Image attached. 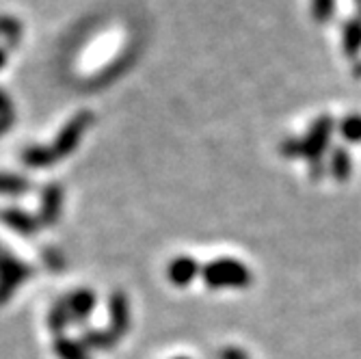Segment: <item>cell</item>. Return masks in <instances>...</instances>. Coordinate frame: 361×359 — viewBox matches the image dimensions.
Listing matches in <instances>:
<instances>
[{
	"label": "cell",
	"instance_id": "5",
	"mask_svg": "<svg viewBox=\"0 0 361 359\" xmlns=\"http://www.w3.org/2000/svg\"><path fill=\"white\" fill-rule=\"evenodd\" d=\"M340 133L348 143H361V115H348L340 123Z\"/></svg>",
	"mask_w": 361,
	"mask_h": 359
},
{
	"label": "cell",
	"instance_id": "1",
	"mask_svg": "<svg viewBox=\"0 0 361 359\" xmlns=\"http://www.w3.org/2000/svg\"><path fill=\"white\" fill-rule=\"evenodd\" d=\"M331 135H334V119H331L329 115L318 117V119L310 126V133L301 139L303 158H307V162L322 160L324 150L329 147Z\"/></svg>",
	"mask_w": 361,
	"mask_h": 359
},
{
	"label": "cell",
	"instance_id": "3",
	"mask_svg": "<svg viewBox=\"0 0 361 359\" xmlns=\"http://www.w3.org/2000/svg\"><path fill=\"white\" fill-rule=\"evenodd\" d=\"M329 171L338 182H346L353 174V160L348 150L344 147H336L331 152V160H329Z\"/></svg>",
	"mask_w": 361,
	"mask_h": 359
},
{
	"label": "cell",
	"instance_id": "10",
	"mask_svg": "<svg viewBox=\"0 0 361 359\" xmlns=\"http://www.w3.org/2000/svg\"><path fill=\"white\" fill-rule=\"evenodd\" d=\"M357 9H359V18H361V3L357 5Z\"/></svg>",
	"mask_w": 361,
	"mask_h": 359
},
{
	"label": "cell",
	"instance_id": "4",
	"mask_svg": "<svg viewBox=\"0 0 361 359\" xmlns=\"http://www.w3.org/2000/svg\"><path fill=\"white\" fill-rule=\"evenodd\" d=\"M344 52L348 56H357L359 50H361V18H350L346 24H344Z\"/></svg>",
	"mask_w": 361,
	"mask_h": 359
},
{
	"label": "cell",
	"instance_id": "6",
	"mask_svg": "<svg viewBox=\"0 0 361 359\" xmlns=\"http://www.w3.org/2000/svg\"><path fill=\"white\" fill-rule=\"evenodd\" d=\"M336 0H314V18L318 22H326L334 16Z\"/></svg>",
	"mask_w": 361,
	"mask_h": 359
},
{
	"label": "cell",
	"instance_id": "8",
	"mask_svg": "<svg viewBox=\"0 0 361 359\" xmlns=\"http://www.w3.org/2000/svg\"><path fill=\"white\" fill-rule=\"evenodd\" d=\"M281 154L286 158H299L303 156V150H301V139H286L281 143Z\"/></svg>",
	"mask_w": 361,
	"mask_h": 359
},
{
	"label": "cell",
	"instance_id": "2",
	"mask_svg": "<svg viewBox=\"0 0 361 359\" xmlns=\"http://www.w3.org/2000/svg\"><path fill=\"white\" fill-rule=\"evenodd\" d=\"M210 286H216V288H243V286H249V271L245 264L236 262V260H221V262H214L208 273H206Z\"/></svg>",
	"mask_w": 361,
	"mask_h": 359
},
{
	"label": "cell",
	"instance_id": "9",
	"mask_svg": "<svg viewBox=\"0 0 361 359\" xmlns=\"http://www.w3.org/2000/svg\"><path fill=\"white\" fill-rule=\"evenodd\" d=\"M3 63H5V52L0 50V65H3Z\"/></svg>",
	"mask_w": 361,
	"mask_h": 359
},
{
	"label": "cell",
	"instance_id": "11",
	"mask_svg": "<svg viewBox=\"0 0 361 359\" xmlns=\"http://www.w3.org/2000/svg\"><path fill=\"white\" fill-rule=\"evenodd\" d=\"M359 3H361V0H357V5H359Z\"/></svg>",
	"mask_w": 361,
	"mask_h": 359
},
{
	"label": "cell",
	"instance_id": "7",
	"mask_svg": "<svg viewBox=\"0 0 361 359\" xmlns=\"http://www.w3.org/2000/svg\"><path fill=\"white\" fill-rule=\"evenodd\" d=\"M20 24L18 20H11V18H0V35H7L11 44H18V37H20Z\"/></svg>",
	"mask_w": 361,
	"mask_h": 359
}]
</instances>
